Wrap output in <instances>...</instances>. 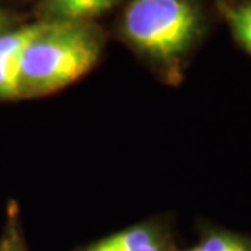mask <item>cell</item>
I'll list each match as a JSON object with an SVG mask.
<instances>
[{
	"label": "cell",
	"instance_id": "cell-4",
	"mask_svg": "<svg viewBox=\"0 0 251 251\" xmlns=\"http://www.w3.org/2000/svg\"><path fill=\"white\" fill-rule=\"evenodd\" d=\"M72 251H177L161 227L143 222L126 227L107 237L78 247Z\"/></svg>",
	"mask_w": 251,
	"mask_h": 251
},
{
	"label": "cell",
	"instance_id": "cell-1",
	"mask_svg": "<svg viewBox=\"0 0 251 251\" xmlns=\"http://www.w3.org/2000/svg\"><path fill=\"white\" fill-rule=\"evenodd\" d=\"M104 50V33L93 21H50L20 58V99L42 98L70 86Z\"/></svg>",
	"mask_w": 251,
	"mask_h": 251
},
{
	"label": "cell",
	"instance_id": "cell-5",
	"mask_svg": "<svg viewBox=\"0 0 251 251\" xmlns=\"http://www.w3.org/2000/svg\"><path fill=\"white\" fill-rule=\"evenodd\" d=\"M120 0H41L37 13L44 21H93Z\"/></svg>",
	"mask_w": 251,
	"mask_h": 251
},
{
	"label": "cell",
	"instance_id": "cell-3",
	"mask_svg": "<svg viewBox=\"0 0 251 251\" xmlns=\"http://www.w3.org/2000/svg\"><path fill=\"white\" fill-rule=\"evenodd\" d=\"M49 23L50 21L37 20L0 34V100L20 99L18 72L21 54Z\"/></svg>",
	"mask_w": 251,
	"mask_h": 251
},
{
	"label": "cell",
	"instance_id": "cell-6",
	"mask_svg": "<svg viewBox=\"0 0 251 251\" xmlns=\"http://www.w3.org/2000/svg\"><path fill=\"white\" fill-rule=\"evenodd\" d=\"M219 7L226 15L235 39L251 54V0L235 5L219 2Z\"/></svg>",
	"mask_w": 251,
	"mask_h": 251
},
{
	"label": "cell",
	"instance_id": "cell-8",
	"mask_svg": "<svg viewBox=\"0 0 251 251\" xmlns=\"http://www.w3.org/2000/svg\"><path fill=\"white\" fill-rule=\"evenodd\" d=\"M183 251H251V245L230 233L211 232L191 248Z\"/></svg>",
	"mask_w": 251,
	"mask_h": 251
},
{
	"label": "cell",
	"instance_id": "cell-7",
	"mask_svg": "<svg viewBox=\"0 0 251 251\" xmlns=\"http://www.w3.org/2000/svg\"><path fill=\"white\" fill-rule=\"evenodd\" d=\"M0 251H29L20 219L17 201L10 200L5 211V222L0 233Z\"/></svg>",
	"mask_w": 251,
	"mask_h": 251
},
{
	"label": "cell",
	"instance_id": "cell-9",
	"mask_svg": "<svg viewBox=\"0 0 251 251\" xmlns=\"http://www.w3.org/2000/svg\"><path fill=\"white\" fill-rule=\"evenodd\" d=\"M17 17L13 13L7 12V10L0 8V34L5 33V31H10L15 28V23H17Z\"/></svg>",
	"mask_w": 251,
	"mask_h": 251
},
{
	"label": "cell",
	"instance_id": "cell-2",
	"mask_svg": "<svg viewBox=\"0 0 251 251\" xmlns=\"http://www.w3.org/2000/svg\"><path fill=\"white\" fill-rule=\"evenodd\" d=\"M201 31L196 0H130L122 18L125 41L170 79L180 76Z\"/></svg>",
	"mask_w": 251,
	"mask_h": 251
}]
</instances>
